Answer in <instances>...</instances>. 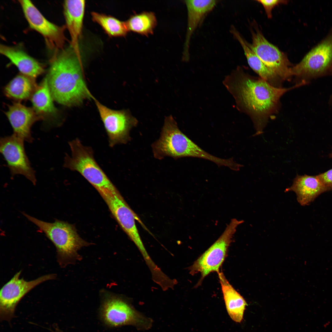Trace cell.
<instances>
[{"label":"cell","instance_id":"1","mask_svg":"<svg viewBox=\"0 0 332 332\" xmlns=\"http://www.w3.org/2000/svg\"><path fill=\"white\" fill-rule=\"evenodd\" d=\"M233 97L238 110L249 116L256 130L261 134L270 117L278 111L280 99L286 93L299 87L289 88L272 86L261 78L252 76L238 66L223 81Z\"/></svg>","mask_w":332,"mask_h":332},{"label":"cell","instance_id":"2","mask_svg":"<svg viewBox=\"0 0 332 332\" xmlns=\"http://www.w3.org/2000/svg\"><path fill=\"white\" fill-rule=\"evenodd\" d=\"M79 49L71 46L55 53L50 61L47 75L53 99L70 107L93 98L83 78Z\"/></svg>","mask_w":332,"mask_h":332},{"label":"cell","instance_id":"3","mask_svg":"<svg viewBox=\"0 0 332 332\" xmlns=\"http://www.w3.org/2000/svg\"><path fill=\"white\" fill-rule=\"evenodd\" d=\"M22 214L41 230L54 245L57 261L61 267L73 264L81 259L78 251L89 244L80 237L73 225L58 219L53 223L47 222L25 213Z\"/></svg>","mask_w":332,"mask_h":332},{"label":"cell","instance_id":"4","mask_svg":"<svg viewBox=\"0 0 332 332\" xmlns=\"http://www.w3.org/2000/svg\"><path fill=\"white\" fill-rule=\"evenodd\" d=\"M291 70L296 84L301 86L319 78L332 76V25L326 35Z\"/></svg>","mask_w":332,"mask_h":332},{"label":"cell","instance_id":"5","mask_svg":"<svg viewBox=\"0 0 332 332\" xmlns=\"http://www.w3.org/2000/svg\"><path fill=\"white\" fill-rule=\"evenodd\" d=\"M69 144L71 155L65 157V168L79 172L98 192H119L96 162L91 147L84 145L78 138L69 141Z\"/></svg>","mask_w":332,"mask_h":332},{"label":"cell","instance_id":"6","mask_svg":"<svg viewBox=\"0 0 332 332\" xmlns=\"http://www.w3.org/2000/svg\"><path fill=\"white\" fill-rule=\"evenodd\" d=\"M99 316L103 323L111 328L132 325L140 330H147L152 320L136 310L128 299L109 293L103 295Z\"/></svg>","mask_w":332,"mask_h":332},{"label":"cell","instance_id":"7","mask_svg":"<svg viewBox=\"0 0 332 332\" xmlns=\"http://www.w3.org/2000/svg\"><path fill=\"white\" fill-rule=\"evenodd\" d=\"M243 222L232 219L219 238L190 267V273H200L202 280L211 272L219 271L237 228Z\"/></svg>","mask_w":332,"mask_h":332},{"label":"cell","instance_id":"8","mask_svg":"<svg viewBox=\"0 0 332 332\" xmlns=\"http://www.w3.org/2000/svg\"><path fill=\"white\" fill-rule=\"evenodd\" d=\"M193 141L179 129L173 117L165 120L159 139L152 145L155 158L161 159L166 156L174 158L188 157Z\"/></svg>","mask_w":332,"mask_h":332},{"label":"cell","instance_id":"9","mask_svg":"<svg viewBox=\"0 0 332 332\" xmlns=\"http://www.w3.org/2000/svg\"><path fill=\"white\" fill-rule=\"evenodd\" d=\"M22 271L16 273L1 288L0 291V314L1 320H10L16 307L21 299L39 284L56 278L55 274L41 276L34 280L27 281L20 277Z\"/></svg>","mask_w":332,"mask_h":332},{"label":"cell","instance_id":"10","mask_svg":"<svg viewBox=\"0 0 332 332\" xmlns=\"http://www.w3.org/2000/svg\"><path fill=\"white\" fill-rule=\"evenodd\" d=\"M252 42L248 45L263 63L283 81L292 77L291 65L286 55L270 42L258 27L251 31Z\"/></svg>","mask_w":332,"mask_h":332},{"label":"cell","instance_id":"11","mask_svg":"<svg viewBox=\"0 0 332 332\" xmlns=\"http://www.w3.org/2000/svg\"><path fill=\"white\" fill-rule=\"evenodd\" d=\"M101 119L108 138L109 145L113 147L125 144L130 140L129 132L137 121L128 111L110 109L95 100Z\"/></svg>","mask_w":332,"mask_h":332},{"label":"cell","instance_id":"12","mask_svg":"<svg viewBox=\"0 0 332 332\" xmlns=\"http://www.w3.org/2000/svg\"><path fill=\"white\" fill-rule=\"evenodd\" d=\"M18 1L30 27L42 36L49 49L55 52L64 49L66 26H58L48 21L30 1Z\"/></svg>","mask_w":332,"mask_h":332},{"label":"cell","instance_id":"13","mask_svg":"<svg viewBox=\"0 0 332 332\" xmlns=\"http://www.w3.org/2000/svg\"><path fill=\"white\" fill-rule=\"evenodd\" d=\"M24 141L13 134L1 138L0 151L6 162L12 177L21 175L35 185V172L26 154Z\"/></svg>","mask_w":332,"mask_h":332},{"label":"cell","instance_id":"14","mask_svg":"<svg viewBox=\"0 0 332 332\" xmlns=\"http://www.w3.org/2000/svg\"><path fill=\"white\" fill-rule=\"evenodd\" d=\"M98 192L120 226L139 249L144 248L135 222V219H139L119 192L106 191Z\"/></svg>","mask_w":332,"mask_h":332},{"label":"cell","instance_id":"15","mask_svg":"<svg viewBox=\"0 0 332 332\" xmlns=\"http://www.w3.org/2000/svg\"><path fill=\"white\" fill-rule=\"evenodd\" d=\"M5 114L13 128L14 133L25 141L33 140L31 129L37 121L42 120L32 108L22 104L19 102L8 105Z\"/></svg>","mask_w":332,"mask_h":332},{"label":"cell","instance_id":"16","mask_svg":"<svg viewBox=\"0 0 332 332\" xmlns=\"http://www.w3.org/2000/svg\"><path fill=\"white\" fill-rule=\"evenodd\" d=\"M188 12L187 32L183 53V59L188 61L189 58L190 40L193 33L205 16L216 6L215 0H188L185 1Z\"/></svg>","mask_w":332,"mask_h":332},{"label":"cell","instance_id":"17","mask_svg":"<svg viewBox=\"0 0 332 332\" xmlns=\"http://www.w3.org/2000/svg\"><path fill=\"white\" fill-rule=\"evenodd\" d=\"M293 191L297 195L298 202L302 206L308 205L321 194L328 191L317 176L297 175L292 185L285 192Z\"/></svg>","mask_w":332,"mask_h":332},{"label":"cell","instance_id":"18","mask_svg":"<svg viewBox=\"0 0 332 332\" xmlns=\"http://www.w3.org/2000/svg\"><path fill=\"white\" fill-rule=\"evenodd\" d=\"M0 53L8 58L21 73L35 79L43 73L42 64L20 48L1 44Z\"/></svg>","mask_w":332,"mask_h":332},{"label":"cell","instance_id":"19","mask_svg":"<svg viewBox=\"0 0 332 332\" xmlns=\"http://www.w3.org/2000/svg\"><path fill=\"white\" fill-rule=\"evenodd\" d=\"M85 1L68 0L64 1V13L66 26L71 38V46L79 49L78 42L82 33Z\"/></svg>","mask_w":332,"mask_h":332},{"label":"cell","instance_id":"20","mask_svg":"<svg viewBox=\"0 0 332 332\" xmlns=\"http://www.w3.org/2000/svg\"><path fill=\"white\" fill-rule=\"evenodd\" d=\"M230 32L241 45L248 63L251 69L261 78L271 85L277 87H281L283 81L263 63L234 26L231 27Z\"/></svg>","mask_w":332,"mask_h":332},{"label":"cell","instance_id":"21","mask_svg":"<svg viewBox=\"0 0 332 332\" xmlns=\"http://www.w3.org/2000/svg\"><path fill=\"white\" fill-rule=\"evenodd\" d=\"M217 273L228 314L234 321L240 322L243 319L246 302L229 283L223 273L219 271Z\"/></svg>","mask_w":332,"mask_h":332},{"label":"cell","instance_id":"22","mask_svg":"<svg viewBox=\"0 0 332 332\" xmlns=\"http://www.w3.org/2000/svg\"><path fill=\"white\" fill-rule=\"evenodd\" d=\"M53 99L46 77L38 86L30 98L33 108L42 120L53 117L57 113Z\"/></svg>","mask_w":332,"mask_h":332},{"label":"cell","instance_id":"23","mask_svg":"<svg viewBox=\"0 0 332 332\" xmlns=\"http://www.w3.org/2000/svg\"><path fill=\"white\" fill-rule=\"evenodd\" d=\"M38 86L35 79L21 73L7 84L4 92L7 97L19 102L30 99Z\"/></svg>","mask_w":332,"mask_h":332},{"label":"cell","instance_id":"24","mask_svg":"<svg viewBox=\"0 0 332 332\" xmlns=\"http://www.w3.org/2000/svg\"><path fill=\"white\" fill-rule=\"evenodd\" d=\"M125 23L129 31L148 36L153 34L157 21L154 12L144 11L131 15Z\"/></svg>","mask_w":332,"mask_h":332},{"label":"cell","instance_id":"25","mask_svg":"<svg viewBox=\"0 0 332 332\" xmlns=\"http://www.w3.org/2000/svg\"><path fill=\"white\" fill-rule=\"evenodd\" d=\"M92 20L97 23L110 37H124L129 32L125 22L110 15L95 12L91 13Z\"/></svg>","mask_w":332,"mask_h":332},{"label":"cell","instance_id":"26","mask_svg":"<svg viewBox=\"0 0 332 332\" xmlns=\"http://www.w3.org/2000/svg\"><path fill=\"white\" fill-rule=\"evenodd\" d=\"M256 1L263 5L269 18L272 17V11L275 7L280 4H286L288 2L287 0H257Z\"/></svg>","mask_w":332,"mask_h":332},{"label":"cell","instance_id":"27","mask_svg":"<svg viewBox=\"0 0 332 332\" xmlns=\"http://www.w3.org/2000/svg\"><path fill=\"white\" fill-rule=\"evenodd\" d=\"M317 176L328 191L332 190V168Z\"/></svg>","mask_w":332,"mask_h":332},{"label":"cell","instance_id":"28","mask_svg":"<svg viewBox=\"0 0 332 332\" xmlns=\"http://www.w3.org/2000/svg\"><path fill=\"white\" fill-rule=\"evenodd\" d=\"M328 103L330 106L332 107V93L331 94Z\"/></svg>","mask_w":332,"mask_h":332},{"label":"cell","instance_id":"29","mask_svg":"<svg viewBox=\"0 0 332 332\" xmlns=\"http://www.w3.org/2000/svg\"><path fill=\"white\" fill-rule=\"evenodd\" d=\"M329 157L330 158H332V152L330 154Z\"/></svg>","mask_w":332,"mask_h":332},{"label":"cell","instance_id":"30","mask_svg":"<svg viewBox=\"0 0 332 332\" xmlns=\"http://www.w3.org/2000/svg\"><path fill=\"white\" fill-rule=\"evenodd\" d=\"M61 332V331H60L59 330H57V331L56 332Z\"/></svg>","mask_w":332,"mask_h":332},{"label":"cell","instance_id":"31","mask_svg":"<svg viewBox=\"0 0 332 332\" xmlns=\"http://www.w3.org/2000/svg\"><path fill=\"white\" fill-rule=\"evenodd\" d=\"M175 281H176V280H175ZM176 283H175V284H176ZM174 287H172V288H173Z\"/></svg>","mask_w":332,"mask_h":332}]
</instances>
